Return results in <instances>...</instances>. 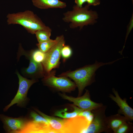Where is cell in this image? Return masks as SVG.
<instances>
[{
    "label": "cell",
    "instance_id": "1",
    "mask_svg": "<svg viewBox=\"0 0 133 133\" xmlns=\"http://www.w3.org/2000/svg\"><path fill=\"white\" fill-rule=\"evenodd\" d=\"M122 58L105 63L96 61L93 64L86 65L74 70L67 71L58 76L66 77L72 79L78 88V96L79 97L81 95L86 87L95 82V72L99 68L104 65L112 64Z\"/></svg>",
    "mask_w": 133,
    "mask_h": 133
},
{
    "label": "cell",
    "instance_id": "2",
    "mask_svg": "<svg viewBox=\"0 0 133 133\" xmlns=\"http://www.w3.org/2000/svg\"><path fill=\"white\" fill-rule=\"evenodd\" d=\"M6 17L8 25H20L28 33L33 34L39 30L52 31L50 28L46 26L36 15L31 10L9 13Z\"/></svg>",
    "mask_w": 133,
    "mask_h": 133
},
{
    "label": "cell",
    "instance_id": "3",
    "mask_svg": "<svg viewBox=\"0 0 133 133\" xmlns=\"http://www.w3.org/2000/svg\"><path fill=\"white\" fill-rule=\"evenodd\" d=\"M89 7L87 4L82 7L75 5L72 10L63 13L62 20L69 23L72 29L79 27L81 30L84 26L93 25L97 22L98 15L96 11L89 10Z\"/></svg>",
    "mask_w": 133,
    "mask_h": 133
},
{
    "label": "cell",
    "instance_id": "4",
    "mask_svg": "<svg viewBox=\"0 0 133 133\" xmlns=\"http://www.w3.org/2000/svg\"><path fill=\"white\" fill-rule=\"evenodd\" d=\"M56 72L55 70H52L45 75L42 80L45 85L64 92H70L75 90L77 87L74 82L67 77H56Z\"/></svg>",
    "mask_w": 133,
    "mask_h": 133
},
{
    "label": "cell",
    "instance_id": "5",
    "mask_svg": "<svg viewBox=\"0 0 133 133\" xmlns=\"http://www.w3.org/2000/svg\"><path fill=\"white\" fill-rule=\"evenodd\" d=\"M16 74L19 80V86L17 92L10 103L3 109L4 112L7 111L11 106L15 104L20 107H24L29 101L27 97L28 91L31 86L37 80L35 79H28L21 75L17 71Z\"/></svg>",
    "mask_w": 133,
    "mask_h": 133
},
{
    "label": "cell",
    "instance_id": "6",
    "mask_svg": "<svg viewBox=\"0 0 133 133\" xmlns=\"http://www.w3.org/2000/svg\"><path fill=\"white\" fill-rule=\"evenodd\" d=\"M28 121L21 133H55L48 121L33 111L29 112Z\"/></svg>",
    "mask_w": 133,
    "mask_h": 133
},
{
    "label": "cell",
    "instance_id": "7",
    "mask_svg": "<svg viewBox=\"0 0 133 133\" xmlns=\"http://www.w3.org/2000/svg\"><path fill=\"white\" fill-rule=\"evenodd\" d=\"M65 44L64 37L62 35L58 42L46 53L45 59L42 63L46 74L53 69L59 67L60 63L61 50Z\"/></svg>",
    "mask_w": 133,
    "mask_h": 133
},
{
    "label": "cell",
    "instance_id": "8",
    "mask_svg": "<svg viewBox=\"0 0 133 133\" xmlns=\"http://www.w3.org/2000/svg\"><path fill=\"white\" fill-rule=\"evenodd\" d=\"M106 106H103L91 111L94 118L83 133H109L112 131L108 127L105 112Z\"/></svg>",
    "mask_w": 133,
    "mask_h": 133
},
{
    "label": "cell",
    "instance_id": "9",
    "mask_svg": "<svg viewBox=\"0 0 133 133\" xmlns=\"http://www.w3.org/2000/svg\"><path fill=\"white\" fill-rule=\"evenodd\" d=\"M0 119L6 132L9 133H21L28 120L26 117L14 118L3 114H0Z\"/></svg>",
    "mask_w": 133,
    "mask_h": 133
},
{
    "label": "cell",
    "instance_id": "10",
    "mask_svg": "<svg viewBox=\"0 0 133 133\" xmlns=\"http://www.w3.org/2000/svg\"><path fill=\"white\" fill-rule=\"evenodd\" d=\"M59 95L63 99L73 102L74 105L84 110L92 111L103 105L102 103L92 101L90 99L89 91L87 90L83 95L76 98L68 96L65 93H60Z\"/></svg>",
    "mask_w": 133,
    "mask_h": 133
},
{
    "label": "cell",
    "instance_id": "11",
    "mask_svg": "<svg viewBox=\"0 0 133 133\" xmlns=\"http://www.w3.org/2000/svg\"><path fill=\"white\" fill-rule=\"evenodd\" d=\"M112 91L115 94V96L111 94L109 95V97L115 101L119 107L118 111V114H122L124 115L128 121L133 120V109L128 105L125 99H122L120 97L118 92L114 88H113Z\"/></svg>",
    "mask_w": 133,
    "mask_h": 133
},
{
    "label": "cell",
    "instance_id": "12",
    "mask_svg": "<svg viewBox=\"0 0 133 133\" xmlns=\"http://www.w3.org/2000/svg\"><path fill=\"white\" fill-rule=\"evenodd\" d=\"M29 60L28 67L24 69L23 73L28 77L33 78L43 77L46 74L42 63H37L29 57H26Z\"/></svg>",
    "mask_w": 133,
    "mask_h": 133
},
{
    "label": "cell",
    "instance_id": "13",
    "mask_svg": "<svg viewBox=\"0 0 133 133\" xmlns=\"http://www.w3.org/2000/svg\"><path fill=\"white\" fill-rule=\"evenodd\" d=\"M34 110L40 115L46 119L55 133H65V120L58 118L48 116L43 113L38 109Z\"/></svg>",
    "mask_w": 133,
    "mask_h": 133
},
{
    "label": "cell",
    "instance_id": "14",
    "mask_svg": "<svg viewBox=\"0 0 133 133\" xmlns=\"http://www.w3.org/2000/svg\"><path fill=\"white\" fill-rule=\"evenodd\" d=\"M33 5L41 9L65 8L66 4L59 0H32Z\"/></svg>",
    "mask_w": 133,
    "mask_h": 133
},
{
    "label": "cell",
    "instance_id": "15",
    "mask_svg": "<svg viewBox=\"0 0 133 133\" xmlns=\"http://www.w3.org/2000/svg\"><path fill=\"white\" fill-rule=\"evenodd\" d=\"M106 119L108 127L115 133L121 126L128 121L119 114L107 117Z\"/></svg>",
    "mask_w": 133,
    "mask_h": 133
},
{
    "label": "cell",
    "instance_id": "16",
    "mask_svg": "<svg viewBox=\"0 0 133 133\" xmlns=\"http://www.w3.org/2000/svg\"><path fill=\"white\" fill-rule=\"evenodd\" d=\"M19 50L20 55L29 57L37 63L42 64L46 57V53L42 52L39 49L32 50L29 52L25 51L21 47Z\"/></svg>",
    "mask_w": 133,
    "mask_h": 133
},
{
    "label": "cell",
    "instance_id": "17",
    "mask_svg": "<svg viewBox=\"0 0 133 133\" xmlns=\"http://www.w3.org/2000/svg\"><path fill=\"white\" fill-rule=\"evenodd\" d=\"M71 106L74 109L72 112H67V109L59 110L54 113L55 116H58L64 119L69 118L75 117L78 116L79 114L84 110L74 105H72Z\"/></svg>",
    "mask_w": 133,
    "mask_h": 133
},
{
    "label": "cell",
    "instance_id": "18",
    "mask_svg": "<svg viewBox=\"0 0 133 133\" xmlns=\"http://www.w3.org/2000/svg\"><path fill=\"white\" fill-rule=\"evenodd\" d=\"M62 35L57 36L54 40L50 39L48 41L36 44L40 50L44 53L47 52L59 41Z\"/></svg>",
    "mask_w": 133,
    "mask_h": 133
},
{
    "label": "cell",
    "instance_id": "19",
    "mask_svg": "<svg viewBox=\"0 0 133 133\" xmlns=\"http://www.w3.org/2000/svg\"><path fill=\"white\" fill-rule=\"evenodd\" d=\"M51 31L43 30L37 31L35 33L38 43L46 41L50 39Z\"/></svg>",
    "mask_w": 133,
    "mask_h": 133
},
{
    "label": "cell",
    "instance_id": "20",
    "mask_svg": "<svg viewBox=\"0 0 133 133\" xmlns=\"http://www.w3.org/2000/svg\"><path fill=\"white\" fill-rule=\"evenodd\" d=\"M72 53V49L68 45H65L63 47L61 51V57L63 61L65 62L71 56Z\"/></svg>",
    "mask_w": 133,
    "mask_h": 133
},
{
    "label": "cell",
    "instance_id": "21",
    "mask_svg": "<svg viewBox=\"0 0 133 133\" xmlns=\"http://www.w3.org/2000/svg\"><path fill=\"white\" fill-rule=\"evenodd\" d=\"M128 121L121 126L115 133H126L133 129L132 123Z\"/></svg>",
    "mask_w": 133,
    "mask_h": 133
},
{
    "label": "cell",
    "instance_id": "22",
    "mask_svg": "<svg viewBox=\"0 0 133 133\" xmlns=\"http://www.w3.org/2000/svg\"><path fill=\"white\" fill-rule=\"evenodd\" d=\"M87 5L89 6H96L99 5L100 3V0H86Z\"/></svg>",
    "mask_w": 133,
    "mask_h": 133
},
{
    "label": "cell",
    "instance_id": "23",
    "mask_svg": "<svg viewBox=\"0 0 133 133\" xmlns=\"http://www.w3.org/2000/svg\"><path fill=\"white\" fill-rule=\"evenodd\" d=\"M85 2L86 0H75L76 5L80 7H83V4Z\"/></svg>",
    "mask_w": 133,
    "mask_h": 133
}]
</instances>
